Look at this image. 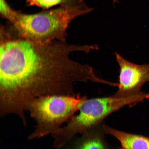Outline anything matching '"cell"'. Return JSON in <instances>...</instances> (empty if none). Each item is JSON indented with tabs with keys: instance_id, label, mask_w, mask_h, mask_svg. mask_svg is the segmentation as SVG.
<instances>
[{
	"instance_id": "obj_4",
	"label": "cell",
	"mask_w": 149,
	"mask_h": 149,
	"mask_svg": "<svg viewBox=\"0 0 149 149\" xmlns=\"http://www.w3.org/2000/svg\"><path fill=\"white\" fill-rule=\"evenodd\" d=\"M85 96L51 95L34 99L26 107L36 123L28 137L29 140L39 139L54 133L68 121L76 112Z\"/></svg>"
},
{
	"instance_id": "obj_2",
	"label": "cell",
	"mask_w": 149,
	"mask_h": 149,
	"mask_svg": "<svg viewBox=\"0 0 149 149\" xmlns=\"http://www.w3.org/2000/svg\"><path fill=\"white\" fill-rule=\"evenodd\" d=\"M91 10L85 6L79 5L61 6L33 14L15 10L6 26L13 34L35 42L66 41L67 29L70 22Z\"/></svg>"
},
{
	"instance_id": "obj_10",
	"label": "cell",
	"mask_w": 149,
	"mask_h": 149,
	"mask_svg": "<svg viewBox=\"0 0 149 149\" xmlns=\"http://www.w3.org/2000/svg\"><path fill=\"white\" fill-rule=\"evenodd\" d=\"M147 99H149V94H148V96H147Z\"/></svg>"
},
{
	"instance_id": "obj_8",
	"label": "cell",
	"mask_w": 149,
	"mask_h": 149,
	"mask_svg": "<svg viewBox=\"0 0 149 149\" xmlns=\"http://www.w3.org/2000/svg\"><path fill=\"white\" fill-rule=\"evenodd\" d=\"M83 0H27V3L29 6L40 7L44 10L59 5L61 6H72L80 5Z\"/></svg>"
},
{
	"instance_id": "obj_9",
	"label": "cell",
	"mask_w": 149,
	"mask_h": 149,
	"mask_svg": "<svg viewBox=\"0 0 149 149\" xmlns=\"http://www.w3.org/2000/svg\"><path fill=\"white\" fill-rule=\"evenodd\" d=\"M6 0L0 1V14L2 17L9 21L12 17L15 12Z\"/></svg>"
},
{
	"instance_id": "obj_7",
	"label": "cell",
	"mask_w": 149,
	"mask_h": 149,
	"mask_svg": "<svg viewBox=\"0 0 149 149\" xmlns=\"http://www.w3.org/2000/svg\"><path fill=\"white\" fill-rule=\"evenodd\" d=\"M106 134L118 140L121 149H149V138L120 131L103 124Z\"/></svg>"
},
{
	"instance_id": "obj_3",
	"label": "cell",
	"mask_w": 149,
	"mask_h": 149,
	"mask_svg": "<svg viewBox=\"0 0 149 149\" xmlns=\"http://www.w3.org/2000/svg\"><path fill=\"white\" fill-rule=\"evenodd\" d=\"M147 95L143 92L139 94L123 96L115 93L105 97L85 99L80 104L79 113L72 116L66 125L52 134L53 147L58 149L62 148L74 136L102 123L106 117L121 108L143 101L146 99Z\"/></svg>"
},
{
	"instance_id": "obj_6",
	"label": "cell",
	"mask_w": 149,
	"mask_h": 149,
	"mask_svg": "<svg viewBox=\"0 0 149 149\" xmlns=\"http://www.w3.org/2000/svg\"><path fill=\"white\" fill-rule=\"evenodd\" d=\"M105 134L103 124L101 123L84 132L75 140L70 141L68 146L70 149H110Z\"/></svg>"
},
{
	"instance_id": "obj_1",
	"label": "cell",
	"mask_w": 149,
	"mask_h": 149,
	"mask_svg": "<svg viewBox=\"0 0 149 149\" xmlns=\"http://www.w3.org/2000/svg\"><path fill=\"white\" fill-rule=\"evenodd\" d=\"M95 48L59 40L42 43L1 30L0 116L15 115L26 126V107L34 99L76 95V82L101 83L92 67L69 57L72 52L88 53Z\"/></svg>"
},
{
	"instance_id": "obj_5",
	"label": "cell",
	"mask_w": 149,
	"mask_h": 149,
	"mask_svg": "<svg viewBox=\"0 0 149 149\" xmlns=\"http://www.w3.org/2000/svg\"><path fill=\"white\" fill-rule=\"evenodd\" d=\"M120 68L117 94L129 96L140 94L143 86L149 81V64L138 65L115 53Z\"/></svg>"
}]
</instances>
